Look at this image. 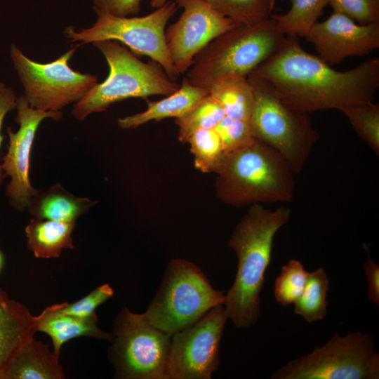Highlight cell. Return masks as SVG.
<instances>
[{"mask_svg":"<svg viewBox=\"0 0 379 379\" xmlns=\"http://www.w3.org/2000/svg\"><path fill=\"white\" fill-rule=\"evenodd\" d=\"M269 1H270V7H271L272 10H273L274 7L275 6L276 1L277 0H269Z\"/></svg>","mask_w":379,"mask_h":379,"instance_id":"cell-38","label":"cell"},{"mask_svg":"<svg viewBox=\"0 0 379 379\" xmlns=\"http://www.w3.org/2000/svg\"><path fill=\"white\" fill-rule=\"evenodd\" d=\"M368 283V298L375 305H379V267L370 257L364 264Z\"/></svg>","mask_w":379,"mask_h":379,"instance_id":"cell-35","label":"cell"},{"mask_svg":"<svg viewBox=\"0 0 379 379\" xmlns=\"http://www.w3.org/2000/svg\"><path fill=\"white\" fill-rule=\"evenodd\" d=\"M247 79L254 95L250 119L254 138L277 151L293 173H299L319 138L308 114L287 107L268 84L254 72Z\"/></svg>","mask_w":379,"mask_h":379,"instance_id":"cell-7","label":"cell"},{"mask_svg":"<svg viewBox=\"0 0 379 379\" xmlns=\"http://www.w3.org/2000/svg\"><path fill=\"white\" fill-rule=\"evenodd\" d=\"M178 8L169 0L164 6L144 16L118 17L94 9L96 22L90 27L76 30L67 27L64 35L69 42L78 44L114 40L123 44L136 55H146L158 63L168 77L175 81L177 73L166 45L165 32L169 19Z\"/></svg>","mask_w":379,"mask_h":379,"instance_id":"cell-8","label":"cell"},{"mask_svg":"<svg viewBox=\"0 0 379 379\" xmlns=\"http://www.w3.org/2000/svg\"><path fill=\"white\" fill-rule=\"evenodd\" d=\"M305 38L314 45L321 59L329 65L338 64L379 47V22L361 25L333 12L326 20L317 21Z\"/></svg>","mask_w":379,"mask_h":379,"instance_id":"cell-15","label":"cell"},{"mask_svg":"<svg viewBox=\"0 0 379 379\" xmlns=\"http://www.w3.org/2000/svg\"><path fill=\"white\" fill-rule=\"evenodd\" d=\"M309 272L298 260L292 259L281 267L274 287L277 302L286 306L295 303L305 288Z\"/></svg>","mask_w":379,"mask_h":379,"instance_id":"cell-29","label":"cell"},{"mask_svg":"<svg viewBox=\"0 0 379 379\" xmlns=\"http://www.w3.org/2000/svg\"><path fill=\"white\" fill-rule=\"evenodd\" d=\"M93 45L104 55L109 74L74 104L72 114L78 120L85 119L91 113L105 111L117 102L151 95L166 96L180 87L158 63L142 62L117 41L103 40Z\"/></svg>","mask_w":379,"mask_h":379,"instance_id":"cell-5","label":"cell"},{"mask_svg":"<svg viewBox=\"0 0 379 379\" xmlns=\"http://www.w3.org/2000/svg\"><path fill=\"white\" fill-rule=\"evenodd\" d=\"M218 133L225 153L239 149L253 139L250 121L225 117L214 128Z\"/></svg>","mask_w":379,"mask_h":379,"instance_id":"cell-30","label":"cell"},{"mask_svg":"<svg viewBox=\"0 0 379 379\" xmlns=\"http://www.w3.org/2000/svg\"><path fill=\"white\" fill-rule=\"evenodd\" d=\"M141 0H93L94 9L118 17L135 16L140 10Z\"/></svg>","mask_w":379,"mask_h":379,"instance_id":"cell-33","label":"cell"},{"mask_svg":"<svg viewBox=\"0 0 379 379\" xmlns=\"http://www.w3.org/2000/svg\"><path fill=\"white\" fill-rule=\"evenodd\" d=\"M59 358L33 338L20 349L0 379H62L65 374Z\"/></svg>","mask_w":379,"mask_h":379,"instance_id":"cell-19","label":"cell"},{"mask_svg":"<svg viewBox=\"0 0 379 379\" xmlns=\"http://www.w3.org/2000/svg\"><path fill=\"white\" fill-rule=\"evenodd\" d=\"M169 0H151L150 6L152 8H158L165 4H166Z\"/></svg>","mask_w":379,"mask_h":379,"instance_id":"cell-36","label":"cell"},{"mask_svg":"<svg viewBox=\"0 0 379 379\" xmlns=\"http://www.w3.org/2000/svg\"><path fill=\"white\" fill-rule=\"evenodd\" d=\"M347 118L359 136L379 153V105L373 102L350 105L339 109Z\"/></svg>","mask_w":379,"mask_h":379,"instance_id":"cell-27","label":"cell"},{"mask_svg":"<svg viewBox=\"0 0 379 379\" xmlns=\"http://www.w3.org/2000/svg\"><path fill=\"white\" fill-rule=\"evenodd\" d=\"M228 316L222 304L171 336L167 379H210L219 366L220 344Z\"/></svg>","mask_w":379,"mask_h":379,"instance_id":"cell-12","label":"cell"},{"mask_svg":"<svg viewBox=\"0 0 379 379\" xmlns=\"http://www.w3.org/2000/svg\"><path fill=\"white\" fill-rule=\"evenodd\" d=\"M224 291L215 289L201 270L180 258L168 264L157 293L143 313L148 322L172 336L193 324L216 305Z\"/></svg>","mask_w":379,"mask_h":379,"instance_id":"cell-6","label":"cell"},{"mask_svg":"<svg viewBox=\"0 0 379 379\" xmlns=\"http://www.w3.org/2000/svg\"><path fill=\"white\" fill-rule=\"evenodd\" d=\"M214 173L218 197L232 206L293 200V172L277 151L258 139L225 153Z\"/></svg>","mask_w":379,"mask_h":379,"instance_id":"cell-3","label":"cell"},{"mask_svg":"<svg viewBox=\"0 0 379 379\" xmlns=\"http://www.w3.org/2000/svg\"><path fill=\"white\" fill-rule=\"evenodd\" d=\"M209 93L222 106L225 116L248 121L251 117L254 95L247 77H231L215 83Z\"/></svg>","mask_w":379,"mask_h":379,"instance_id":"cell-22","label":"cell"},{"mask_svg":"<svg viewBox=\"0 0 379 379\" xmlns=\"http://www.w3.org/2000/svg\"><path fill=\"white\" fill-rule=\"evenodd\" d=\"M79 44L55 60L40 63L27 58L14 44L11 57L29 105L42 111H60L79 101L98 83L96 75L72 69L68 62Z\"/></svg>","mask_w":379,"mask_h":379,"instance_id":"cell-11","label":"cell"},{"mask_svg":"<svg viewBox=\"0 0 379 379\" xmlns=\"http://www.w3.org/2000/svg\"><path fill=\"white\" fill-rule=\"evenodd\" d=\"M16 109L15 121L20 127L15 133L11 127L6 129L9 144L1 168L5 176L11 178L6 189L11 204L17 209L23 210L28 207L37 192L31 185L29 173L32 147L39 126L47 118L60 121L62 113L34 109L29 105L24 95L17 99Z\"/></svg>","mask_w":379,"mask_h":379,"instance_id":"cell-14","label":"cell"},{"mask_svg":"<svg viewBox=\"0 0 379 379\" xmlns=\"http://www.w3.org/2000/svg\"><path fill=\"white\" fill-rule=\"evenodd\" d=\"M75 222L32 219L25 227L28 248L38 258H58L64 248H74Z\"/></svg>","mask_w":379,"mask_h":379,"instance_id":"cell-21","label":"cell"},{"mask_svg":"<svg viewBox=\"0 0 379 379\" xmlns=\"http://www.w3.org/2000/svg\"><path fill=\"white\" fill-rule=\"evenodd\" d=\"M194 166L203 173H214L225 154L221 139L214 128L199 129L187 138Z\"/></svg>","mask_w":379,"mask_h":379,"instance_id":"cell-26","label":"cell"},{"mask_svg":"<svg viewBox=\"0 0 379 379\" xmlns=\"http://www.w3.org/2000/svg\"><path fill=\"white\" fill-rule=\"evenodd\" d=\"M214 10L239 24L253 25L270 18L269 0H203Z\"/></svg>","mask_w":379,"mask_h":379,"instance_id":"cell-28","label":"cell"},{"mask_svg":"<svg viewBox=\"0 0 379 379\" xmlns=\"http://www.w3.org/2000/svg\"><path fill=\"white\" fill-rule=\"evenodd\" d=\"M272 379H378L379 354L374 340L359 331L335 333L321 347L288 362Z\"/></svg>","mask_w":379,"mask_h":379,"instance_id":"cell-9","label":"cell"},{"mask_svg":"<svg viewBox=\"0 0 379 379\" xmlns=\"http://www.w3.org/2000/svg\"><path fill=\"white\" fill-rule=\"evenodd\" d=\"M36 332L28 309L0 288V375Z\"/></svg>","mask_w":379,"mask_h":379,"instance_id":"cell-16","label":"cell"},{"mask_svg":"<svg viewBox=\"0 0 379 379\" xmlns=\"http://www.w3.org/2000/svg\"><path fill=\"white\" fill-rule=\"evenodd\" d=\"M4 255L2 253V252L0 251V272L3 268V266H4Z\"/></svg>","mask_w":379,"mask_h":379,"instance_id":"cell-37","label":"cell"},{"mask_svg":"<svg viewBox=\"0 0 379 379\" xmlns=\"http://www.w3.org/2000/svg\"><path fill=\"white\" fill-rule=\"evenodd\" d=\"M290 9L284 14H272L277 29L285 36L305 37L322 15L329 0H290Z\"/></svg>","mask_w":379,"mask_h":379,"instance_id":"cell-23","label":"cell"},{"mask_svg":"<svg viewBox=\"0 0 379 379\" xmlns=\"http://www.w3.org/2000/svg\"><path fill=\"white\" fill-rule=\"evenodd\" d=\"M112 334L110 359L117 378L167 379L171 336L127 308L117 315Z\"/></svg>","mask_w":379,"mask_h":379,"instance_id":"cell-10","label":"cell"},{"mask_svg":"<svg viewBox=\"0 0 379 379\" xmlns=\"http://www.w3.org/2000/svg\"><path fill=\"white\" fill-rule=\"evenodd\" d=\"M183 9L179 19L166 29L173 65L180 76L188 71L195 56L212 40L239 23L222 15L203 0H175Z\"/></svg>","mask_w":379,"mask_h":379,"instance_id":"cell-13","label":"cell"},{"mask_svg":"<svg viewBox=\"0 0 379 379\" xmlns=\"http://www.w3.org/2000/svg\"><path fill=\"white\" fill-rule=\"evenodd\" d=\"M289 108L302 113L373 102L379 87V59L338 71L304 50L297 36H285L255 70Z\"/></svg>","mask_w":379,"mask_h":379,"instance_id":"cell-1","label":"cell"},{"mask_svg":"<svg viewBox=\"0 0 379 379\" xmlns=\"http://www.w3.org/2000/svg\"><path fill=\"white\" fill-rule=\"evenodd\" d=\"M329 280L323 268L309 272L302 293L294 303V312L307 322L322 320L327 313Z\"/></svg>","mask_w":379,"mask_h":379,"instance_id":"cell-24","label":"cell"},{"mask_svg":"<svg viewBox=\"0 0 379 379\" xmlns=\"http://www.w3.org/2000/svg\"><path fill=\"white\" fill-rule=\"evenodd\" d=\"M285 36L272 18L253 25L239 24L208 44L194 58L187 79L209 89L231 77H247L270 58Z\"/></svg>","mask_w":379,"mask_h":379,"instance_id":"cell-4","label":"cell"},{"mask_svg":"<svg viewBox=\"0 0 379 379\" xmlns=\"http://www.w3.org/2000/svg\"><path fill=\"white\" fill-rule=\"evenodd\" d=\"M113 295V288L108 284H104L77 302L59 304V309L65 314L78 317H88L95 314V309L111 298Z\"/></svg>","mask_w":379,"mask_h":379,"instance_id":"cell-32","label":"cell"},{"mask_svg":"<svg viewBox=\"0 0 379 379\" xmlns=\"http://www.w3.org/2000/svg\"><path fill=\"white\" fill-rule=\"evenodd\" d=\"M333 12L343 13L365 25L379 22V0H329Z\"/></svg>","mask_w":379,"mask_h":379,"instance_id":"cell-31","label":"cell"},{"mask_svg":"<svg viewBox=\"0 0 379 379\" xmlns=\"http://www.w3.org/2000/svg\"><path fill=\"white\" fill-rule=\"evenodd\" d=\"M291 218L289 208L270 210L251 205L237 225L228 246L238 260L236 277L225 294L223 306L237 328L257 322L260 314V292L271 262L273 241L278 230Z\"/></svg>","mask_w":379,"mask_h":379,"instance_id":"cell-2","label":"cell"},{"mask_svg":"<svg viewBox=\"0 0 379 379\" xmlns=\"http://www.w3.org/2000/svg\"><path fill=\"white\" fill-rule=\"evenodd\" d=\"M34 321L36 332H44L51 337L53 353L58 357L62 345L73 338L87 336L110 341L112 338V333L98 327L96 314L83 318L65 314L60 310L59 304L46 307L34 317Z\"/></svg>","mask_w":379,"mask_h":379,"instance_id":"cell-17","label":"cell"},{"mask_svg":"<svg viewBox=\"0 0 379 379\" xmlns=\"http://www.w3.org/2000/svg\"><path fill=\"white\" fill-rule=\"evenodd\" d=\"M96 203L74 196L58 183L46 191L37 190L27 208L37 219L75 222Z\"/></svg>","mask_w":379,"mask_h":379,"instance_id":"cell-20","label":"cell"},{"mask_svg":"<svg viewBox=\"0 0 379 379\" xmlns=\"http://www.w3.org/2000/svg\"><path fill=\"white\" fill-rule=\"evenodd\" d=\"M17 99L15 92L0 82V148L4 138L1 133L4 119L8 112L16 109ZM5 177L1 164H0V185Z\"/></svg>","mask_w":379,"mask_h":379,"instance_id":"cell-34","label":"cell"},{"mask_svg":"<svg viewBox=\"0 0 379 379\" xmlns=\"http://www.w3.org/2000/svg\"><path fill=\"white\" fill-rule=\"evenodd\" d=\"M209 93L208 88L192 85L185 77L179 88L166 98L158 101H147V108L140 113L118 119L121 128H136L150 121L166 118H178L189 111L201 99Z\"/></svg>","mask_w":379,"mask_h":379,"instance_id":"cell-18","label":"cell"},{"mask_svg":"<svg viewBox=\"0 0 379 379\" xmlns=\"http://www.w3.org/2000/svg\"><path fill=\"white\" fill-rule=\"evenodd\" d=\"M225 117L222 106L208 93L185 114L175 119L178 128V140L186 142L194 131L214 128Z\"/></svg>","mask_w":379,"mask_h":379,"instance_id":"cell-25","label":"cell"}]
</instances>
